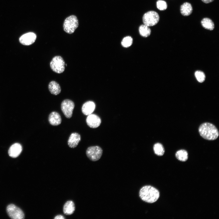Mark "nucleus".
Wrapping results in <instances>:
<instances>
[{
	"mask_svg": "<svg viewBox=\"0 0 219 219\" xmlns=\"http://www.w3.org/2000/svg\"><path fill=\"white\" fill-rule=\"evenodd\" d=\"M102 153V148L97 146L89 147L87 148L86 151L87 157L92 161L98 160L101 157Z\"/></svg>",
	"mask_w": 219,
	"mask_h": 219,
	"instance_id": "0eeeda50",
	"label": "nucleus"
},
{
	"mask_svg": "<svg viewBox=\"0 0 219 219\" xmlns=\"http://www.w3.org/2000/svg\"><path fill=\"white\" fill-rule=\"evenodd\" d=\"M139 31L141 35L145 37L149 36L151 32L149 27L144 24L141 25L139 26Z\"/></svg>",
	"mask_w": 219,
	"mask_h": 219,
	"instance_id": "aec40b11",
	"label": "nucleus"
},
{
	"mask_svg": "<svg viewBox=\"0 0 219 219\" xmlns=\"http://www.w3.org/2000/svg\"><path fill=\"white\" fill-rule=\"evenodd\" d=\"M133 43V39L130 36H127L124 37L121 42V44L125 47L130 46Z\"/></svg>",
	"mask_w": 219,
	"mask_h": 219,
	"instance_id": "5701e85b",
	"label": "nucleus"
},
{
	"mask_svg": "<svg viewBox=\"0 0 219 219\" xmlns=\"http://www.w3.org/2000/svg\"><path fill=\"white\" fill-rule=\"evenodd\" d=\"M48 89L50 93L55 95L59 94L61 89L59 84L55 81L50 82L48 85Z\"/></svg>",
	"mask_w": 219,
	"mask_h": 219,
	"instance_id": "dca6fc26",
	"label": "nucleus"
},
{
	"mask_svg": "<svg viewBox=\"0 0 219 219\" xmlns=\"http://www.w3.org/2000/svg\"><path fill=\"white\" fill-rule=\"evenodd\" d=\"M86 121L87 125L92 128L98 127L101 123V120L99 117L94 114H91L88 115Z\"/></svg>",
	"mask_w": 219,
	"mask_h": 219,
	"instance_id": "9d476101",
	"label": "nucleus"
},
{
	"mask_svg": "<svg viewBox=\"0 0 219 219\" xmlns=\"http://www.w3.org/2000/svg\"><path fill=\"white\" fill-rule=\"evenodd\" d=\"M199 132L203 138L208 140H214L219 136L218 131L213 124L205 122L201 124L199 128Z\"/></svg>",
	"mask_w": 219,
	"mask_h": 219,
	"instance_id": "f03ea898",
	"label": "nucleus"
},
{
	"mask_svg": "<svg viewBox=\"0 0 219 219\" xmlns=\"http://www.w3.org/2000/svg\"><path fill=\"white\" fill-rule=\"evenodd\" d=\"M64 216L61 215H57L54 218V219H64Z\"/></svg>",
	"mask_w": 219,
	"mask_h": 219,
	"instance_id": "393cba45",
	"label": "nucleus"
},
{
	"mask_svg": "<svg viewBox=\"0 0 219 219\" xmlns=\"http://www.w3.org/2000/svg\"><path fill=\"white\" fill-rule=\"evenodd\" d=\"M202 1L205 3H208L212 2L214 0H201Z\"/></svg>",
	"mask_w": 219,
	"mask_h": 219,
	"instance_id": "a878e982",
	"label": "nucleus"
},
{
	"mask_svg": "<svg viewBox=\"0 0 219 219\" xmlns=\"http://www.w3.org/2000/svg\"><path fill=\"white\" fill-rule=\"evenodd\" d=\"M195 75L197 81L200 83L203 82L206 78L204 73L201 71H197L195 72Z\"/></svg>",
	"mask_w": 219,
	"mask_h": 219,
	"instance_id": "4be33fe9",
	"label": "nucleus"
},
{
	"mask_svg": "<svg viewBox=\"0 0 219 219\" xmlns=\"http://www.w3.org/2000/svg\"><path fill=\"white\" fill-rule=\"evenodd\" d=\"M50 66L52 70L57 73L63 72L65 69V62L62 57L55 56L51 61Z\"/></svg>",
	"mask_w": 219,
	"mask_h": 219,
	"instance_id": "39448f33",
	"label": "nucleus"
},
{
	"mask_svg": "<svg viewBox=\"0 0 219 219\" xmlns=\"http://www.w3.org/2000/svg\"><path fill=\"white\" fill-rule=\"evenodd\" d=\"M75 210V204L74 202L71 200L67 201L63 206V213L66 215L72 214L74 213Z\"/></svg>",
	"mask_w": 219,
	"mask_h": 219,
	"instance_id": "2eb2a0df",
	"label": "nucleus"
},
{
	"mask_svg": "<svg viewBox=\"0 0 219 219\" xmlns=\"http://www.w3.org/2000/svg\"><path fill=\"white\" fill-rule=\"evenodd\" d=\"M48 121L53 126H57L61 122V119L59 114L56 112L50 113L48 117Z\"/></svg>",
	"mask_w": 219,
	"mask_h": 219,
	"instance_id": "4468645a",
	"label": "nucleus"
},
{
	"mask_svg": "<svg viewBox=\"0 0 219 219\" xmlns=\"http://www.w3.org/2000/svg\"><path fill=\"white\" fill-rule=\"evenodd\" d=\"M96 105L92 101H88L85 102L82 105V111L83 114L89 115L92 114L95 109Z\"/></svg>",
	"mask_w": 219,
	"mask_h": 219,
	"instance_id": "f8f14e48",
	"label": "nucleus"
},
{
	"mask_svg": "<svg viewBox=\"0 0 219 219\" xmlns=\"http://www.w3.org/2000/svg\"><path fill=\"white\" fill-rule=\"evenodd\" d=\"M159 20L158 14L153 11H148L145 13L143 17L144 24L149 27L153 26L158 23Z\"/></svg>",
	"mask_w": 219,
	"mask_h": 219,
	"instance_id": "20e7f679",
	"label": "nucleus"
},
{
	"mask_svg": "<svg viewBox=\"0 0 219 219\" xmlns=\"http://www.w3.org/2000/svg\"><path fill=\"white\" fill-rule=\"evenodd\" d=\"M22 146L19 143H15L12 145L8 151L9 156L13 158L18 157L22 152Z\"/></svg>",
	"mask_w": 219,
	"mask_h": 219,
	"instance_id": "9b49d317",
	"label": "nucleus"
},
{
	"mask_svg": "<svg viewBox=\"0 0 219 219\" xmlns=\"http://www.w3.org/2000/svg\"><path fill=\"white\" fill-rule=\"evenodd\" d=\"M78 26V19L75 15H71L67 17L64 20L63 28L64 31L68 34H72Z\"/></svg>",
	"mask_w": 219,
	"mask_h": 219,
	"instance_id": "7ed1b4c3",
	"label": "nucleus"
},
{
	"mask_svg": "<svg viewBox=\"0 0 219 219\" xmlns=\"http://www.w3.org/2000/svg\"><path fill=\"white\" fill-rule=\"evenodd\" d=\"M139 196L144 201L153 203L156 202L160 196L158 190L151 186H145L142 187L139 192Z\"/></svg>",
	"mask_w": 219,
	"mask_h": 219,
	"instance_id": "f257e3e1",
	"label": "nucleus"
},
{
	"mask_svg": "<svg viewBox=\"0 0 219 219\" xmlns=\"http://www.w3.org/2000/svg\"><path fill=\"white\" fill-rule=\"evenodd\" d=\"M176 157L178 160L181 161H186L188 158V152L185 150H179L176 152Z\"/></svg>",
	"mask_w": 219,
	"mask_h": 219,
	"instance_id": "6ab92c4d",
	"label": "nucleus"
},
{
	"mask_svg": "<svg viewBox=\"0 0 219 219\" xmlns=\"http://www.w3.org/2000/svg\"><path fill=\"white\" fill-rule=\"evenodd\" d=\"M155 153L159 156L163 155L165 153V149L163 145L161 143H155L153 146Z\"/></svg>",
	"mask_w": 219,
	"mask_h": 219,
	"instance_id": "412c9836",
	"label": "nucleus"
},
{
	"mask_svg": "<svg viewBox=\"0 0 219 219\" xmlns=\"http://www.w3.org/2000/svg\"><path fill=\"white\" fill-rule=\"evenodd\" d=\"M74 107L75 104L73 102L69 99L63 101L61 105V110L65 116L68 118H70L72 117Z\"/></svg>",
	"mask_w": 219,
	"mask_h": 219,
	"instance_id": "6e6552de",
	"label": "nucleus"
},
{
	"mask_svg": "<svg viewBox=\"0 0 219 219\" xmlns=\"http://www.w3.org/2000/svg\"><path fill=\"white\" fill-rule=\"evenodd\" d=\"M180 10L181 13L182 15L187 16L192 13L193 8L190 3L186 2L181 6Z\"/></svg>",
	"mask_w": 219,
	"mask_h": 219,
	"instance_id": "f3484780",
	"label": "nucleus"
},
{
	"mask_svg": "<svg viewBox=\"0 0 219 219\" xmlns=\"http://www.w3.org/2000/svg\"><path fill=\"white\" fill-rule=\"evenodd\" d=\"M156 6L157 8L160 10H164L167 8V4L164 1L159 0L157 2Z\"/></svg>",
	"mask_w": 219,
	"mask_h": 219,
	"instance_id": "b1692460",
	"label": "nucleus"
},
{
	"mask_svg": "<svg viewBox=\"0 0 219 219\" xmlns=\"http://www.w3.org/2000/svg\"><path fill=\"white\" fill-rule=\"evenodd\" d=\"M6 211L9 217L12 219H23L25 218L23 211L14 204L9 205L6 208Z\"/></svg>",
	"mask_w": 219,
	"mask_h": 219,
	"instance_id": "423d86ee",
	"label": "nucleus"
},
{
	"mask_svg": "<svg viewBox=\"0 0 219 219\" xmlns=\"http://www.w3.org/2000/svg\"><path fill=\"white\" fill-rule=\"evenodd\" d=\"M81 136L78 133H73L70 135L68 141L69 146L71 148L76 147L81 141Z\"/></svg>",
	"mask_w": 219,
	"mask_h": 219,
	"instance_id": "ddd939ff",
	"label": "nucleus"
},
{
	"mask_svg": "<svg viewBox=\"0 0 219 219\" xmlns=\"http://www.w3.org/2000/svg\"><path fill=\"white\" fill-rule=\"evenodd\" d=\"M202 26L205 29L212 30L214 28V25L211 19L208 18H203L201 22Z\"/></svg>",
	"mask_w": 219,
	"mask_h": 219,
	"instance_id": "a211bd4d",
	"label": "nucleus"
},
{
	"mask_svg": "<svg viewBox=\"0 0 219 219\" xmlns=\"http://www.w3.org/2000/svg\"><path fill=\"white\" fill-rule=\"evenodd\" d=\"M36 37L35 33L32 32L26 33L21 36L19 39L20 43L25 45H29L33 43Z\"/></svg>",
	"mask_w": 219,
	"mask_h": 219,
	"instance_id": "1a4fd4ad",
	"label": "nucleus"
}]
</instances>
